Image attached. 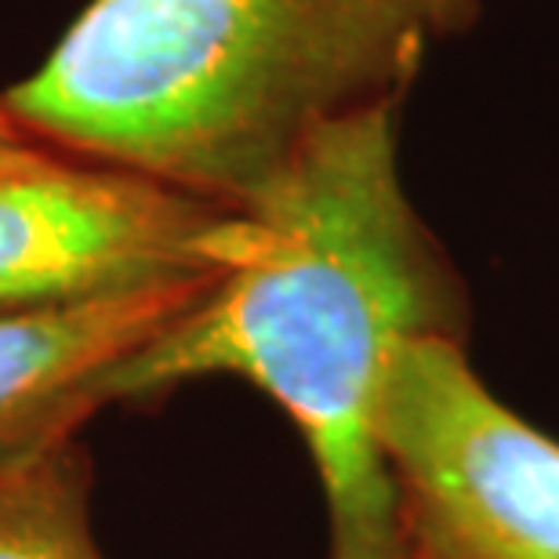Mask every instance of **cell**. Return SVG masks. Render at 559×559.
<instances>
[{
    "mask_svg": "<svg viewBox=\"0 0 559 559\" xmlns=\"http://www.w3.org/2000/svg\"><path fill=\"white\" fill-rule=\"evenodd\" d=\"M396 109L378 103L312 131L240 207V262L114 378V404L215 374L270 396L320 476L328 559H407L378 447L385 371L411 342L468 338L462 280L400 182Z\"/></svg>",
    "mask_w": 559,
    "mask_h": 559,
    "instance_id": "6da1fadb",
    "label": "cell"
},
{
    "mask_svg": "<svg viewBox=\"0 0 559 559\" xmlns=\"http://www.w3.org/2000/svg\"><path fill=\"white\" fill-rule=\"evenodd\" d=\"M476 0H92L19 124L66 156L248 207L312 131L400 103Z\"/></svg>",
    "mask_w": 559,
    "mask_h": 559,
    "instance_id": "7a4b0ae2",
    "label": "cell"
},
{
    "mask_svg": "<svg viewBox=\"0 0 559 559\" xmlns=\"http://www.w3.org/2000/svg\"><path fill=\"white\" fill-rule=\"evenodd\" d=\"M378 447L407 559H559V440L490 393L465 342L393 356Z\"/></svg>",
    "mask_w": 559,
    "mask_h": 559,
    "instance_id": "3957f363",
    "label": "cell"
},
{
    "mask_svg": "<svg viewBox=\"0 0 559 559\" xmlns=\"http://www.w3.org/2000/svg\"><path fill=\"white\" fill-rule=\"evenodd\" d=\"M248 240V211L59 156L0 175V317L218 284Z\"/></svg>",
    "mask_w": 559,
    "mask_h": 559,
    "instance_id": "277c9868",
    "label": "cell"
},
{
    "mask_svg": "<svg viewBox=\"0 0 559 559\" xmlns=\"http://www.w3.org/2000/svg\"><path fill=\"white\" fill-rule=\"evenodd\" d=\"M215 284H167L73 309L0 317V462L81 432L114 404V378L139 349L200 306Z\"/></svg>",
    "mask_w": 559,
    "mask_h": 559,
    "instance_id": "5b68a950",
    "label": "cell"
},
{
    "mask_svg": "<svg viewBox=\"0 0 559 559\" xmlns=\"http://www.w3.org/2000/svg\"><path fill=\"white\" fill-rule=\"evenodd\" d=\"M92 473L81 432L0 462V559H106L92 531Z\"/></svg>",
    "mask_w": 559,
    "mask_h": 559,
    "instance_id": "8992f818",
    "label": "cell"
},
{
    "mask_svg": "<svg viewBox=\"0 0 559 559\" xmlns=\"http://www.w3.org/2000/svg\"><path fill=\"white\" fill-rule=\"evenodd\" d=\"M59 150H51L48 142H40L33 131H26L19 124V117L11 114L4 95H0V175H11V171H29V167H40V164H51L59 160Z\"/></svg>",
    "mask_w": 559,
    "mask_h": 559,
    "instance_id": "52a82bcc",
    "label": "cell"
}]
</instances>
